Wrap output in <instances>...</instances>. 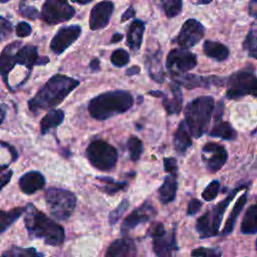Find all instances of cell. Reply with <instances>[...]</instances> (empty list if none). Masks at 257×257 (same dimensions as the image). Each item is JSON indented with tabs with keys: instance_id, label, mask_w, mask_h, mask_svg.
<instances>
[{
	"instance_id": "obj_52",
	"label": "cell",
	"mask_w": 257,
	"mask_h": 257,
	"mask_svg": "<svg viewBox=\"0 0 257 257\" xmlns=\"http://www.w3.org/2000/svg\"><path fill=\"white\" fill-rule=\"evenodd\" d=\"M90 68L92 71H96V70H99V60L97 58H94L90 61V64H89Z\"/></svg>"
},
{
	"instance_id": "obj_20",
	"label": "cell",
	"mask_w": 257,
	"mask_h": 257,
	"mask_svg": "<svg viewBox=\"0 0 257 257\" xmlns=\"http://www.w3.org/2000/svg\"><path fill=\"white\" fill-rule=\"evenodd\" d=\"M153 248L158 257H172V253L176 249L175 233H165L160 237L154 238Z\"/></svg>"
},
{
	"instance_id": "obj_50",
	"label": "cell",
	"mask_w": 257,
	"mask_h": 257,
	"mask_svg": "<svg viewBox=\"0 0 257 257\" xmlns=\"http://www.w3.org/2000/svg\"><path fill=\"white\" fill-rule=\"evenodd\" d=\"M140 71H141V68L139 66H132L125 70V74L128 76H132V75H136V74L140 73Z\"/></svg>"
},
{
	"instance_id": "obj_9",
	"label": "cell",
	"mask_w": 257,
	"mask_h": 257,
	"mask_svg": "<svg viewBox=\"0 0 257 257\" xmlns=\"http://www.w3.org/2000/svg\"><path fill=\"white\" fill-rule=\"evenodd\" d=\"M75 13L67 0H46L42 6L41 17L48 24H58L69 20Z\"/></svg>"
},
{
	"instance_id": "obj_32",
	"label": "cell",
	"mask_w": 257,
	"mask_h": 257,
	"mask_svg": "<svg viewBox=\"0 0 257 257\" xmlns=\"http://www.w3.org/2000/svg\"><path fill=\"white\" fill-rule=\"evenodd\" d=\"M25 211V207H17L9 211L0 210V233L10 227Z\"/></svg>"
},
{
	"instance_id": "obj_35",
	"label": "cell",
	"mask_w": 257,
	"mask_h": 257,
	"mask_svg": "<svg viewBox=\"0 0 257 257\" xmlns=\"http://www.w3.org/2000/svg\"><path fill=\"white\" fill-rule=\"evenodd\" d=\"M97 180L104 183V186L101 188V190L107 194H115L116 192L122 190L126 186V183H116L111 178L98 177Z\"/></svg>"
},
{
	"instance_id": "obj_49",
	"label": "cell",
	"mask_w": 257,
	"mask_h": 257,
	"mask_svg": "<svg viewBox=\"0 0 257 257\" xmlns=\"http://www.w3.org/2000/svg\"><path fill=\"white\" fill-rule=\"evenodd\" d=\"M135 14H136V11H135V9L131 6V7H128V8L123 12V14L121 15L120 21H121V22H124V21L128 20L130 18L135 17Z\"/></svg>"
},
{
	"instance_id": "obj_45",
	"label": "cell",
	"mask_w": 257,
	"mask_h": 257,
	"mask_svg": "<svg viewBox=\"0 0 257 257\" xmlns=\"http://www.w3.org/2000/svg\"><path fill=\"white\" fill-rule=\"evenodd\" d=\"M20 14L25 18L35 19L38 16V11L32 6H22L20 8Z\"/></svg>"
},
{
	"instance_id": "obj_21",
	"label": "cell",
	"mask_w": 257,
	"mask_h": 257,
	"mask_svg": "<svg viewBox=\"0 0 257 257\" xmlns=\"http://www.w3.org/2000/svg\"><path fill=\"white\" fill-rule=\"evenodd\" d=\"M145 31V23L142 20L136 19L130 25L126 36V43L133 51H138L143 42V35Z\"/></svg>"
},
{
	"instance_id": "obj_4",
	"label": "cell",
	"mask_w": 257,
	"mask_h": 257,
	"mask_svg": "<svg viewBox=\"0 0 257 257\" xmlns=\"http://www.w3.org/2000/svg\"><path fill=\"white\" fill-rule=\"evenodd\" d=\"M214 105L212 96H200L187 104L184 122L194 138L198 139L207 132Z\"/></svg>"
},
{
	"instance_id": "obj_56",
	"label": "cell",
	"mask_w": 257,
	"mask_h": 257,
	"mask_svg": "<svg viewBox=\"0 0 257 257\" xmlns=\"http://www.w3.org/2000/svg\"><path fill=\"white\" fill-rule=\"evenodd\" d=\"M196 4H209L212 0H193Z\"/></svg>"
},
{
	"instance_id": "obj_48",
	"label": "cell",
	"mask_w": 257,
	"mask_h": 257,
	"mask_svg": "<svg viewBox=\"0 0 257 257\" xmlns=\"http://www.w3.org/2000/svg\"><path fill=\"white\" fill-rule=\"evenodd\" d=\"M201 207H202L201 201H199L198 199H192L189 202V205H188V210H187L188 215H195V214H197L200 211Z\"/></svg>"
},
{
	"instance_id": "obj_11",
	"label": "cell",
	"mask_w": 257,
	"mask_h": 257,
	"mask_svg": "<svg viewBox=\"0 0 257 257\" xmlns=\"http://www.w3.org/2000/svg\"><path fill=\"white\" fill-rule=\"evenodd\" d=\"M204 26L196 19L190 18L182 25L175 41L184 49L195 46L204 36Z\"/></svg>"
},
{
	"instance_id": "obj_53",
	"label": "cell",
	"mask_w": 257,
	"mask_h": 257,
	"mask_svg": "<svg viewBox=\"0 0 257 257\" xmlns=\"http://www.w3.org/2000/svg\"><path fill=\"white\" fill-rule=\"evenodd\" d=\"M122 39V34L121 33H115L112 35L111 39H110V42L111 43H116L118 41H120Z\"/></svg>"
},
{
	"instance_id": "obj_13",
	"label": "cell",
	"mask_w": 257,
	"mask_h": 257,
	"mask_svg": "<svg viewBox=\"0 0 257 257\" xmlns=\"http://www.w3.org/2000/svg\"><path fill=\"white\" fill-rule=\"evenodd\" d=\"M81 33V27L78 25H70L60 28L51 40L50 48L56 54H61L73 42L77 40Z\"/></svg>"
},
{
	"instance_id": "obj_5",
	"label": "cell",
	"mask_w": 257,
	"mask_h": 257,
	"mask_svg": "<svg viewBox=\"0 0 257 257\" xmlns=\"http://www.w3.org/2000/svg\"><path fill=\"white\" fill-rule=\"evenodd\" d=\"M45 200L50 214L58 220H67L76 205L75 195L64 189L49 188L45 192Z\"/></svg>"
},
{
	"instance_id": "obj_46",
	"label": "cell",
	"mask_w": 257,
	"mask_h": 257,
	"mask_svg": "<svg viewBox=\"0 0 257 257\" xmlns=\"http://www.w3.org/2000/svg\"><path fill=\"white\" fill-rule=\"evenodd\" d=\"M31 33V26L26 22H20L16 26V34L19 37H26Z\"/></svg>"
},
{
	"instance_id": "obj_2",
	"label": "cell",
	"mask_w": 257,
	"mask_h": 257,
	"mask_svg": "<svg viewBox=\"0 0 257 257\" xmlns=\"http://www.w3.org/2000/svg\"><path fill=\"white\" fill-rule=\"evenodd\" d=\"M24 213L25 227L31 237L41 238L46 244L51 246L62 244L65 238V232L59 224L37 210L32 204L25 207Z\"/></svg>"
},
{
	"instance_id": "obj_15",
	"label": "cell",
	"mask_w": 257,
	"mask_h": 257,
	"mask_svg": "<svg viewBox=\"0 0 257 257\" xmlns=\"http://www.w3.org/2000/svg\"><path fill=\"white\" fill-rule=\"evenodd\" d=\"M113 3L110 1H101L91 9L89 16V27L91 30L104 28L112 15Z\"/></svg>"
},
{
	"instance_id": "obj_38",
	"label": "cell",
	"mask_w": 257,
	"mask_h": 257,
	"mask_svg": "<svg viewBox=\"0 0 257 257\" xmlns=\"http://www.w3.org/2000/svg\"><path fill=\"white\" fill-rule=\"evenodd\" d=\"M256 31L252 29L248 32L246 40L244 41V48L249 52L250 56L253 58H256Z\"/></svg>"
},
{
	"instance_id": "obj_27",
	"label": "cell",
	"mask_w": 257,
	"mask_h": 257,
	"mask_svg": "<svg viewBox=\"0 0 257 257\" xmlns=\"http://www.w3.org/2000/svg\"><path fill=\"white\" fill-rule=\"evenodd\" d=\"M162 52L157 51L147 58V66L151 77L157 82H163L165 80L164 71L162 68Z\"/></svg>"
},
{
	"instance_id": "obj_19",
	"label": "cell",
	"mask_w": 257,
	"mask_h": 257,
	"mask_svg": "<svg viewBox=\"0 0 257 257\" xmlns=\"http://www.w3.org/2000/svg\"><path fill=\"white\" fill-rule=\"evenodd\" d=\"M18 184H19L20 190L24 194L30 195L43 188L45 184V179L41 173L36 171H31L24 174L19 179Z\"/></svg>"
},
{
	"instance_id": "obj_18",
	"label": "cell",
	"mask_w": 257,
	"mask_h": 257,
	"mask_svg": "<svg viewBox=\"0 0 257 257\" xmlns=\"http://www.w3.org/2000/svg\"><path fill=\"white\" fill-rule=\"evenodd\" d=\"M20 44H21L20 42L15 41L7 45L0 54V75L3 76L6 83H8L7 76L9 72L16 64L15 54L17 50L20 48Z\"/></svg>"
},
{
	"instance_id": "obj_22",
	"label": "cell",
	"mask_w": 257,
	"mask_h": 257,
	"mask_svg": "<svg viewBox=\"0 0 257 257\" xmlns=\"http://www.w3.org/2000/svg\"><path fill=\"white\" fill-rule=\"evenodd\" d=\"M16 64L25 65L27 68H32L33 65L38 64L39 56L37 47L34 45H25L19 48L15 54Z\"/></svg>"
},
{
	"instance_id": "obj_10",
	"label": "cell",
	"mask_w": 257,
	"mask_h": 257,
	"mask_svg": "<svg viewBox=\"0 0 257 257\" xmlns=\"http://www.w3.org/2000/svg\"><path fill=\"white\" fill-rule=\"evenodd\" d=\"M166 65L171 74L177 76L193 69L197 65V57L187 49H173L167 56Z\"/></svg>"
},
{
	"instance_id": "obj_57",
	"label": "cell",
	"mask_w": 257,
	"mask_h": 257,
	"mask_svg": "<svg viewBox=\"0 0 257 257\" xmlns=\"http://www.w3.org/2000/svg\"><path fill=\"white\" fill-rule=\"evenodd\" d=\"M73 1L76 3H79V4H86V3L91 2L92 0H73Z\"/></svg>"
},
{
	"instance_id": "obj_47",
	"label": "cell",
	"mask_w": 257,
	"mask_h": 257,
	"mask_svg": "<svg viewBox=\"0 0 257 257\" xmlns=\"http://www.w3.org/2000/svg\"><path fill=\"white\" fill-rule=\"evenodd\" d=\"M13 172L11 170H8L7 168L0 169V190L9 183Z\"/></svg>"
},
{
	"instance_id": "obj_28",
	"label": "cell",
	"mask_w": 257,
	"mask_h": 257,
	"mask_svg": "<svg viewBox=\"0 0 257 257\" xmlns=\"http://www.w3.org/2000/svg\"><path fill=\"white\" fill-rule=\"evenodd\" d=\"M209 135L211 137L221 138L223 140H228V141L235 140L237 137V133L231 126V124L227 121H222L221 117H219L218 120H216V122Z\"/></svg>"
},
{
	"instance_id": "obj_40",
	"label": "cell",
	"mask_w": 257,
	"mask_h": 257,
	"mask_svg": "<svg viewBox=\"0 0 257 257\" xmlns=\"http://www.w3.org/2000/svg\"><path fill=\"white\" fill-rule=\"evenodd\" d=\"M219 188H220V183L218 181H213L211 182L203 191L202 197L205 201H212L214 200L218 193H219Z\"/></svg>"
},
{
	"instance_id": "obj_36",
	"label": "cell",
	"mask_w": 257,
	"mask_h": 257,
	"mask_svg": "<svg viewBox=\"0 0 257 257\" xmlns=\"http://www.w3.org/2000/svg\"><path fill=\"white\" fill-rule=\"evenodd\" d=\"M163 7L168 17H175L182 10V0H164Z\"/></svg>"
},
{
	"instance_id": "obj_58",
	"label": "cell",
	"mask_w": 257,
	"mask_h": 257,
	"mask_svg": "<svg viewBox=\"0 0 257 257\" xmlns=\"http://www.w3.org/2000/svg\"><path fill=\"white\" fill-rule=\"evenodd\" d=\"M7 1H9V0H0V2H2V3H4V2H7Z\"/></svg>"
},
{
	"instance_id": "obj_6",
	"label": "cell",
	"mask_w": 257,
	"mask_h": 257,
	"mask_svg": "<svg viewBox=\"0 0 257 257\" xmlns=\"http://www.w3.org/2000/svg\"><path fill=\"white\" fill-rule=\"evenodd\" d=\"M244 187H246V186H241V187L233 190L227 196V198L222 200L218 205H216L212 211L206 212L203 216H201L198 219L196 229L200 233V236L202 238H208V237L218 234V230H219L223 215H224L227 207L229 206L232 199L239 192V190L243 189Z\"/></svg>"
},
{
	"instance_id": "obj_43",
	"label": "cell",
	"mask_w": 257,
	"mask_h": 257,
	"mask_svg": "<svg viewBox=\"0 0 257 257\" xmlns=\"http://www.w3.org/2000/svg\"><path fill=\"white\" fill-rule=\"evenodd\" d=\"M166 233L164 225L162 223L159 222H155L153 223L150 228L148 229V235L152 238H156V237H160L162 235H164Z\"/></svg>"
},
{
	"instance_id": "obj_41",
	"label": "cell",
	"mask_w": 257,
	"mask_h": 257,
	"mask_svg": "<svg viewBox=\"0 0 257 257\" xmlns=\"http://www.w3.org/2000/svg\"><path fill=\"white\" fill-rule=\"evenodd\" d=\"M127 207H128L127 200H123L113 211H111L109 214V217H108L109 224L114 225L119 220V218L123 215V213L126 211Z\"/></svg>"
},
{
	"instance_id": "obj_37",
	"label": "cell",
	"mask_w": 257,
	"mask_h": 257,
	"mask_svg": "<svg viewBox=\"0 0 257 257\" xmlns=\"http://www.w3.org/2000/svg\"><path fill=\"white\" fill-rule=\"evenodd\" d=\"M110 61L114 66L121 67L128 63L130 55L124 49H116L111 53Z\"/></svg>"
},
{
	"instance_id": "obj_51",
	"label": "cell",
	"mask_w": 257,
	"mask_h": 257,
	"mask_svg": "<svg viewBox=\"0 0 257 257\" xmlns=\"http://www.w3.org/2000/svg\"><path fill=\"white\" fill-rule=\"evenodd\" d=\"M256 6H257L256 0H252V1L249 3V13H250L253 17L256 16Z\"/></svg>"
},
{
	"instance_id": "obj_54",
	"label": "cell",
	"mask_w": 257,
	"mask_h": 257,
	"mask_svg": "<svg viewBox=\"0 0 257 257\" xmlns=\"http://www.w3.org/2000/svg\"><path fill=\"white\" fill-rule=\"evenodd\" d=\"M5 112H6V110H5V106H4V105H2V104H0V124H1V123H2V121L4 120Z\"/></svg>"
},
{
	"instance_id": "obj_7",
	"label": "cell",
	"mask_w": 257,
	"mask_h": 257,
	"mask_svg": "<svg viewBox=\"0 0 257 257\" xmlns=\"http://www.w3.org/2000/svg\"><path fill=\"white\" fill-rule=\"evenodd\" d=\"M86 156L90 164L100 171L111 170L117 161L115 148L102 140L91 142L86 149Z\"/></svg>"
},
{
	"instance_id": "obj_31",
	"label": "cell",
	"mask_w": 257,
	"mask_h": 257,
	"mask_svg": "<svg viewBox=\"0 0 257 257\" xmlns=\"http://www.w3.org/2000/svg\"><path fill=\"white\" fill-rule=\"evenodd\" d=\"M241 232L243 234H255L257 232V206L252 205L246 212L242 225Z\"/></svg>"
},
{
	"instance_id": "obj_44",
	"label": "cell",
	"mask_w": 257,
	"mask_h": 257,
	"mask_svg": "<svg viewBox=\"0 0 257 257\" xmlns=\"http://www.w3.org/2000/svg\"><path fill=\"white\" fill-rule=\"evenodd\" d=\"M164 166L165 171L169 173L170 175H176V172L178 170L177 161L174 158H165L164 159Z\"/></svg>"
},
{
	"instance_id": "obj_55",
	"label": "cell",
	"mask_w": 257,
	"mask_h": 257,
	"mask_svg": "<svg viewBox=\"0 0 257 257\" xmlns=\"http://www.w3.org/2000/svg\"><path fill=\"white\" fill-rule=\"evenodd\" d=\"M149 94H151V95H154V96H157V97H164L165 96V94L162 92V91H160V90H152V91H149Z\"/></svg>"
},
{
	"instance_id": "obj_24",
	"label": "cell",
	"mask_w": 257,
	"mask_h": 257,
	"mask_svg": "<svg viewBox=\"0 0 257 257\" xmlns=\"http://www.w3.org/2000/svg\"><path fill=\"white\" fill-rule=\"evenodd\" d=\"M191 145H192V140H191L190 134L188 133L187 126L183 120L180 122L179 127L177 128L174 136L175 150L180 155H184L187 152V150L191 147Z\"/></svg>"
},
{
	"instance_id": "obj_8",
	"label": "cell",
	"mask_w": 257,
	"mask_h": 257,
	"mask_svg": "<svg viewBox=\"0 0 257 257\" xmlns=\"http://www.w3.org/2000/svg\"><path fill=\"white\" fill-rule=\"evenodd\" d=\"M257 81L255 74L247 69L233 73L227 82V97L237 99L247 94L256 96Z\"/></svg>"
},
{
	"instance_id": "obj_29",
	"label": "cell",
	"mask_w": 257,
	"mask_h": 257,
	"mask_svg": "<svg viewBox=\"0 0 257 257\" xmlns=\"http://www.w3.org/2000/svg\"><path fill=\"white\" fill-rule=\"evenodd\" d=\"M64 118V113L60 109H52L40 121L41 134L45 135L49 130L58 126Z\"/></svg>"
},
{
	"instance_id": "obj_33",
	"label": "cell",
	"mask_w": 257,
	"mask_h": 257,
	"mask_svg": "<svg viewBox=\"0 0 257 257\" xmlns=\"http://www.w3.org/2000/svg\"><path fill=\"white\" fill-rule=\"evenodd\" d=\"M5 257H43L35 248H21L13 246L3 254Z\"/></svg>"
},
{
	"instance_id": "obj_39",
	"label": "cell",
	"mask_w": 257,
	"mask_h": 257,
	"mask_svg": "<svg viewBox=\"0 0 257 257\" xmlns=\"http://www.w3.org/2000/svg\"><path fill=\"white\" fill-rule=\"evenodd\" d=\"M193 257H221L222 252L217 248H205L199 247L192 251Z\"/></svg>"
},
{
	"instance_id": "obj_12",
	"label": "cell",
	"mask_w": 257,
	"mask_h": 257,
	"mask_svg": "<svg viewBox=\"0 0 257 257\" xmlns=\"http://www.w3.org/2000/svg\"><path fill=\"white\" fill-rule=\"evenodd\" d=\"M203 160L211 173L219 171L226 163L228 154L226 149L216 143L206 144L203 148Z\"/></svg>"
},
{
	"instance_id": "obj_1",
	"label": "cell",
	"mask_w": 257,
	"mask_h": 257,
	"mask_svg": "<svg viewBox=\"0 0 257 257\" xmlns=\"http://www.w3.org/2000/svg\"><path fill=\"white\" fill-rule=\"evenodd\" d=\"M78 84V80L66 75H53L29 100V109L37 112L57 106Z\"/></svg>"
},
{
	"instance_id": "obj_3",
	"label": "cell",
	"mask_w": 257,
	"mask_h": 257,
	"mask_svg": "<svg viewBox=\"0 0 257 257\" xmlns=\"http://www.w3.org/2000/svg\"><path fill=\"white\" fill-rule=\"evenodd\" d=\"M133 104L134 97L131 92L125 90L107 91L89 101L88 111L92 117L103 120L128 110Z\"/></svg>"
},
{
	"instance_id": "obj_26",
	"label": "cell",
	"mask_w": 257,
	"mask_h": 257,
	"mask_svg": "<svg viewBox=\"0 0 257 257\" xmlns=\"http://www.w3.org/2000/svg\"><path fill=\"white\" fill-rule=\"evenodd\" d=\"M177 180L176 175H169L165 178L163 185L159 189L160 201L164 204L172 202L176 197Z\"/></svg>"
},
{
	"instance_id": "obj_16",
	"label": "cell",
	"mask_w": 257,
	"mask_h": 257,
	"mask_svg": "<svg viewBox=\"0 0 257 257\" xmlns=\"http://www.w3.org/2000/svg\"><path fill=\"white\" fill-rule=\"evenodd\" d=\"M176 80L177 84L184 85L185 87L191 89L195 87H210L211 85H222L224 83V79L215 75L211 76H199L195 74H185V75H177L173 76Z\"/></svg>"
},
{
	"instance_id": "obj_59",
	"label": "cell",
	"mask_w": 257,
	"mask_h": 257,
	"mask_svg": "<svg viewBox=\"0 0 257 257\" xmlns=\"http://www.w3.org/2000/svg\"><path fill=\"white\" fill-rule=\"evenodd\" d=\"M1 257H5V256H4V255H2V256H1Z\"/></svg>"
},
{
	"instance_id": "obj_23",
	"label": "cell",
	"mask_w": 257,
	"mask_h": 257,
	"mask_svg": "<svg viewBox=\"0 0 257 257\" xmlns=\"http://www.w3.org/2000/svg\"><path fill=\"white\" fill-rule=\"evenodd\" d=\"M171 89L173 91V97L168 98L165 95L163 100V105L169 114H178L182 109V102H183L182 91L179 84L177 83H173L171 85Z\"/></svg>"
},
{
	"instance_id": "obj_17",
	"label": "cell",
	"mask_w": 257,
	"mask_h": 257,
	"mask_svg": "<svg viewBox=\"0 0 257 257\" xmlns=\"http://www.w3.org/2000/svg\"><path fill=\"white\" fill-rule=\"evenodd\" d=\"M137 248L134 241L123 237L113 241L106 250L105 257H136Z\"/></svg>"
},
{
	"instance_id": "obj_34",
	"label": "cell",
	"mask_w": 257,
	"mask_h": 257,
	"mask_svg": "<svg viewBox=\"0 0 257 257\" xmlns=\"http://www.w3.org/2000/svg\"><path fill=\"white\" fill-rule=\"evenodd\" d=\"M130 157L133 161H138L143 153V143L137 137H131L127 141Z\"/></svg>"
},
{
	"instance_id": "obj_25",
	"label": "cell",
	"mask_w": 257,
	"mask_h": 257,
	"mask_svg": "<svg viewBox=\"0 0 257 257\" xmlns=\"http://www.w3.org/2000/svg\"><path fill=\"white\" fill-rule=\"evenodd\" d=\"M203 49L207 56L217 61L226 60L229 56V49L224 44L217 41L206 40L203 44Z\"/></svg>"
},
{
	"instance_id": "obj_30",
	"label": "cell",
	"mask_w": 257,
	"mask_h": 257,
	"mask_svg": "<svg viewBox=\"0 0 257 257\" xmlns=\"http://www.w3.org/2000/svg\"><path fill=\"white\" fill-rule=\"evenodd\" d=\"M246 201H247V194H243L239 199L238 201L235 203L234 207H233V210L231 211L226 223H225V227L223 229V232L222 234L223 235H227L229 233H231L235 227V223L237 221V218L239 216V214L241 213L242 209L244 208L245 204H246Z\"/></svg>"
},
{
	"instance_id": "obj_42",
	"label": "cell",
	"mask_w": 257,
	"mask_h": 257,
	"mask_svg": "<svg viewBox=\"0 0 257 257\" xmlns=\"http://www.w3.org/2000/svg\"><path fill=\"white\" fill-rule=\"evenodd\" d=\"M12 32V24L5 19L4 17L0 16V42L6 40Z\"/></svg>"
},
{
	"instance_id": "obj_14",
	"label": "cell",
	"mask_w": 257,
	"mask_h": 257,
	"mask_svg": "<svg viewBox=\"0 0 257 257\" xmlns=\"http://www.w3.org/2000/svg\"><path fill=\"white\" fill-rule=\"evenodd\" d=\"M156 214V209L149 202L144 203L142 206L134 210L123 221L120 227L121 233H126L128 230L135 228L139 224L149 221Z\"/></svg>"
}]
</instances>
